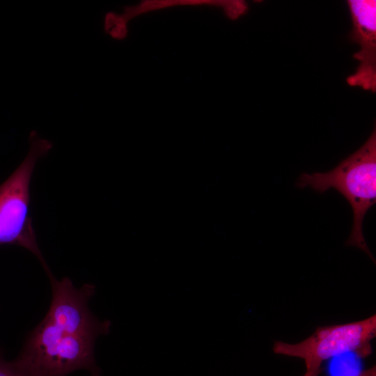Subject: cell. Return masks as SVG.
Wrapping results in <instances>:
<instances>
[{
  "instance_id": "1",
  "label": "cell",
  "mask_w": 376,
  "mask_h": 376,
  "mask_svg": "<svg viewBox=\"0 0 376 376\" xmlns=\"http://www.w3.org/2000/svg\"><path fill=\"white\" fill-rule=\"evenodd\" d=\"M97 327L45 317L29 336L17 357L36 376H66L86 369L100 376L94 357Z\"/></svg>"
},
{
  "instance_id": "2",
  "label": "cell",
  "mask_w": 376,
  "mask_h": 376,
  "mask_svg": "<svg viewBox=\"0 0 376 376\" xmlns=\"http://www.w3.org/2000/svg\"><path fill=\"white\" fill-rule=\"evenodd\" d=\"M296 185L299 188L309 186L320 194L331 188L340 193L353 211L352 228L345 244L363 250L375 263L362 229L366 212L376 202L375 129L361 147L334 169L324 173H304Z\"/></svg>"
},
{
  "instance_id": "3",
  "label": "cell",
  "mask_w": 376,
  "mask_h": 376,
  "mask_svg": "<svg viewBox=\"0 0 376 376\" xmlns=\"http://www.w3.org/2000/svg\"><path fill=\"white\" fill-rule=\"evenodd\" d=\"M29 151L16 169L0 185V245L22 246L34 254L45 271H50L38 246L29 214L30 185L38 160L45 157L52 143L30 132Z\"/></svg>"
},
{
  "instance_id": "4",
  "label": "cell",
  "mask_w": 376,
  "mask_h": 376,
  "mask_svg": "<svg viewBox=\"0 0 376 376\" xmlns=\"http://www.w3.org/2000/svg\"><path fill=\"white\" fill-rule=\"evenodd\" d=\"M376 336V315L339 324L318 327L304 340L289 343L276 340L273 352L304 361L306 370L322 369L325 361L353 352L367 357L372 352L371 341Z\"/></svg>"
},
{
  "instance_id": "5",
  "label": "cell",
  "mask_w": 376,
  "mask_h": 376,
  "mask_svg": "<svg viewBox=\"0 0 376 376\" xmlns=\"http://www.w3.org/2000/svg\"><path fill=\"white\" fill-rule=\"evenodd\" d=\"M352 23L351 40L360 49L354 54L359 65L347 78L351 86L376 91V1L350 0L347 1Z\"/></svg>"
},
{
  "instance_id": "6",
  "label": "cell",
  "mask_w": 376,
  "mask_h": 376,
  "mask_svg": "<svg viewBox=\"0 0 376 376\" xmlns=\"http://www.w3.org/2000/svg\"><path fill=\"white\" fill-rule=\"evenodd\" d=\"M126 23L121 15L109 13L105 17L104 30L113 38L123 39L127 35Z\"/></svg>"
},
{
  "instance_id": "7",
  "label": "cell",
  "mask_w": 376,
  "mask_h": 376,
  "mask_svg": "<svg viewBox=\"0 0 376 376\" xmlns=\"http://www.w3.org/2000/svg\"><path fill=\"white\" fill-rule=\"evenodd\" d=\"M0 376H36L17 359L6 361L0 354Z\"/></svg>"
},
{
  "instance_id": "8",
  "label": "cell",
  "mask_w": 376,
  "mask_h": 376,
  "mask_svg": "<svg viewBox=\"0 0 376 376\" xmlns=\"http://www.w3.org/2000/svg\"><path fill=\"white\" fill-rule=\"evenodd\" d=\"M357 376H376V368L373 366L360 373Z\"/></svg>"
},
{
  "instance_id": "9",
  "label": "cell",
  "mask_w": 376,
  "mask_h": 376,
  "mask_svg": "<svg viewBox=\"0 0 376 376\" xmlns=\"http://www.w3.org/2000/svg\"><path fill=\"white\" fill-rule=\"evenodd\" d=\"M322 369L306 370L303 376H318Z\"/></svg>"
}]
</instances>
